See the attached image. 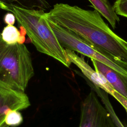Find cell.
I'll list each match as a JSON object with an SVG mask.
<instances>
[{"mask_svg": "<svg viewBox=\"0 0 127 127\" xmlns=\"http://www.w3.org/2000/svg\"><path fill=\"white\" fill-rule=\"evenodd\" d=\"M30 106L29 99L24 92L0 86V127H9L4 121L9 110H21Z\"/></svg>", "mask_w": 127, "mask_h": 127, "instance_id": "obj_7", "label": "cell"}, {"mask_svg": "<svg viewBox=\"0 0 127 127\" xmlns=\"http://www.w3.org/2000/svg\"><path fill=\"white\" fill-rule=\"evenodd\" d=\"M1 34L3 40L8 44H24L25 41V37L21 36L20 32L13 25L4 27Z\"/></svg>", "mask_w": 127, "mask_h": 127, "instance_id": "obj_12", "label": "cell"}, {"mask_svg": "<svg viewBox=\"0 0 127 127\" xmlns=\"http://www.w3.org/2000/svg\"><path fill=\"white\" fill-rule=\"evenodd\" d=\"M15 17L13 13L8 12L5 15L3 20L5 23L7 24V25H13L15 23Z\"/></svg>", "mask_w": 127, "mask_h": 127, "instance_id": "obj_15", "label": "cell"}, {"mask_svg": "<svg viewBox=\"0 0 127 127\" xmlns=\"http://www.w3.org/2000/svg\"><path fill=\"white\" fill-rule=\"evenodd\" d=\"M34 75L31 54L24 44H8L0 33V86L24 92Z\"/></svg>", "mask_w": 127, "mask_h": 127, "instance_id": "obj_3", "label": "cell"}, {"mask_svg": "<svg viewBox=\"0 0 127 127\" xmlns=\"http://www.w3.org/2000/svg\"><path fill=\"white\" fill-rule=\"evenodd\" d=\"M113 7L118 15L127 18V0H117Z\"/></svg>", "mask_w": 127, "mask_h": 127, "instance_id": "obj_14", "label": "cell"}, {"mask_svg": "<svg viewBox=\"0 0 127 127\" xmlns=\"http://www.w3.org/2000/svg\"><path fill=\"white\" fill-rule=\"evenodd\" d=\"M91 60L94 69L103 75L114 89L127 99V78L101 62Z\"/></svg>", "mask_w": 127, "mask_h": 127, "instance_id": "obj_8", "label": "cell"}, {"mask_svg": "<svg viewBox=\"0 0 127 127\" xmlns=\"http://www.w3.org/2000/svg\"><path fill=\"white\" fill-rule=\"evenodd\" d=\"M65 49L70 62L80 70L84 77L115 98L123 107L127 114V99L117 92L103 75L92 68L82 56H79L74 51Z\"/></svg>", "mask_w": 127, "mask_h": 127, "instance_id": "obj_6", "label": "cell"}, {"mask_svg": "<svg viewBox=\"0 0 127 127\" xmlns=\"http://www.w3.org/2000/svg\"><path fill=\"white\" fill-rule=\"evenodd\" d=\"M78 127H118L92 89L81 103Z\"/></svg>", "mask_w": 127, "mask_h": 127, "instance_id": "obj_5", "label": "cell"}, {"mask_svg": "<svg viewBox=\"0 0 127 127\" xmlns=\"http://www.w3.org/2000/svg\"><path fill=\"white\" fill-rule=\"evenodd\" d=\"M44 11L51 6L47 0H0V8L11 12L13 7Z\"/></svg>", "mask_w": 127, "mask_h": 127, "instance_id": "obj_9", "label": "cell"}, {"mask_svg": "<svg viewBox=\"0 0 127 127\" xmlns=\"http://www.w3.org/2000/svg\"><path fill=\"white\" fill-rule=\"evenodd\" d=\"M44 17L97 48L127 62V41L110 28L96 10L60 3L45 13Z\"/></svg>", "mask_w": 127, "mask_h": 127, "instance_id": "obj_1", "label": "cell"}, {"mask_svg": "<svg viewBox=\"0 0 127 127\" xmlns=\"http://www.w3.org/2000/svg\"><path fill=\"white\" fill-rule=\"evenodd\" d=\"M25 30L32 43L39 52L46 54L69 67L71 65L65 49L60 44L44 17V11L13 7L11 11Z\"/></svg>", "mask_w": 127, "mask_h": 127, "instance_id": "obj_2", "label": "cell"}, {"mask_svg": "<svg viewBox=\"0 0 127 127\" xmlns=\"http://www.w3.org/2000/svg\"><path fill=\"white\" fill-rule=\"evenodd\" d=\"M92 6L104 16L110 23L112 27L115 29L116 24L120 22V18L116 13L115 9L108 0H88Z\"/></svg>", "mask_w": 127, "mask_h": 127, "instance_id": "obj_10", "label": "cell"}, {"mask_svg": "<svg viewBox=\"0 0 127 127\" xmlns=\"http://www.w3.org/2000/svg\"><path fill=\"white\" fill-rule=\"evenodd\" d=\"M23 119L21 114L18 110H9L6 113L4 121L9 127H15L20 125Z\"/></svg>", "mask_w": 127, "mask_h": 127, "instance_id": "obj_13", "label": "cell"}, {"mask_svg": "<svg viewBox=\"0 0 127 127\" xmlns=\"http://www.w3.org/2000/svg\"><path fill=\"white\" fill-rule=\"evenodd\" d=\"M86 79L87 84L90 87L91 89H92L97 95L98 97L101 99L102 103L103 104L104 106L108 111V112L110 114L112 118L113 119L114 122L116 124L118 127H126L122 123L118 116L117 115L113 106L110 101L109 98V94L105 92L103 89L100 88L99 87L96 86L92 83H91L87 79Z\"/></svg>", "mask_w": 127, "mask_h": 127, "instance_id": "obj_11", "label": "cell"}, {"mask_svg": "<svg viewBox=\"0 0 127 127\" xmlns=\"http://www.w3.org/2000/svg\"><path fill=\"white\" fill-rule=\"evenodd\" d=\"M47 20L58 41L64 48L76 52L91 59L98 61L127 78V62L97 48L68 29L50 20Z\"/></svg>", "mask_w": 127, "mask_h": 127, "instance_id": "obj_4", "label": "cell"}]
</instances>
